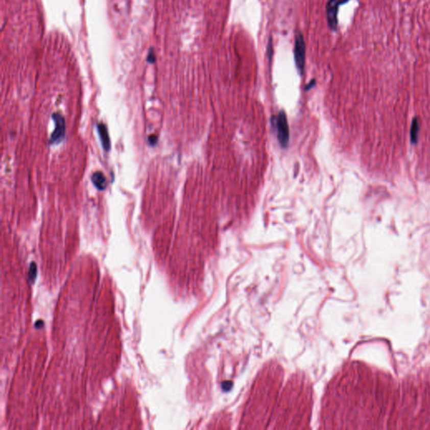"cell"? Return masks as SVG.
<instances>
[{
    "label": "cell",
    "mask_w": 430,
    "mask_h": 430,
    "mask_svg": "<svg viewBox=\"0 0 430 430\" xmlns=\"http://www.w3.org/2000/svg\"><path fill=\"white\" fill-rule=\"evenodd\" d=\"M282 370L278 365H268L259 374L241 418V428H264L273 415L275 402L280 393Z\"/></svg>",
    "instance_id": "3"
},
{
    "label": "cell",
    "mask_w": 430,
    "mask_h": 430,
    "mask_svg": "<svg viewBox=\"0 0 430 430\" xmlns=\"http://www.w3.org/2000/svg\"><path fill=\"white\" fill-rule=\"evenodd\" d=\"M315 80L311 81V83H310L309 84H308V86H307V88H306V89H310V88H313V87L315 86Z\"/></svg>",
    "instance_id": "14"
},
{
    "label": "cell",
    "mask_w": 430,
    "mask_h": 430,
    "mask_svg": "<svg viewBox=\"0 0 430 430\" xmlns=\"http://www.w3.org/2000/svg\"><path fill=\"white\" fill-rule=\"evenodd\" d=\"M388 429H430V365L397 387Z\"/></svg>",
    "instance_id": "2"
},
{
    "label": "cell",
    "mask_w": 430,
    "mask_h": 430,
    "mask_svg": "<svg viewBox=\"0 0 430 430\" xmlns=\"http://www.w3.org/2000/svg\"><path fill=\"white\" fill-rule=\"evenodd\" d=\"M350 0H329L326 5L327 20L329 28L336 31L338 27V11L341 5H345Z\"/></svg>",
    "instance_id": "5"
},
{
    "label": "cell",
    "mask_w": 430,
    "mask_h": 430,
    "mask_svg": "<svg viewBox=\"0 0 430 430\" xmlns=\"http://www.w3.org/2000/svg\"><path fill=\"white\" fill-rule=\"evenodd\" d=\"M275 412L273 428H307L312 408V391L307 380L297 375L286 383Z\"/></svg>",
    "instance_id": "4"
},
{
    "label": "cell",
    "mask_w": 430,
    "mask_h": 430,
    "mask_svg": "<svg viewBox=\"0 0 430 430\" xmlns=\"http://www.w3.org/2000/svg\"><path fill=\"white\" fill-rule=\"evenodd\" d=\"M157 141H158V138L156 135H150L149 138H148V142L151 146H155Z\"/></svg>",
    "instance_id": "12"
},
{
    "label": "cell",
    "mask_w": 430,
    "mask_h": 430,
    "mask_svg": "<svg viewBox=\"0 0 430 430\" xmlns=\"http://www.w3.org/2000/svg\"><path fill=\"white\" fill-rule=\"evenodd\" d=\"M92 182L99 190H104L107 187V180L101 172H96L92 176Z\"/></svg>",
    "instance_id": "10"
},
{
    "label": "cell",
    "mask_w": 430,
    "mask_h": 430,
    "mask_svg": "<svg viewBox=\"0 0 430 430\" xmlns=\"http://www.w3.org/2000/svg\"><path fill=\"white\" fill-rule=\"evenodd\" d=\"M155 60H156L155 55H154V53L150 52L149 55H148V57H147V61L151 62V63H153V62H155Z\"/></svg>",
    "instance_id": "13"
},
{
    "label": "cell",
    "mask_w": 430,
    "mask_h": 430,
    "mask_svg": "<svg viewBox=\"0 0 430 430\" xmlns=\"http://www.w3.org/2000/svg\"><path fill=\"white\" fill-rule=\"evenodd\" d=\"M52 120L55 122L54 132L52 133L51 136V144H57L62 141L66 135V125L63 116L59 113H55L52 114Z\"/></svg>",
    "instance_id": "8"
},
{
    "label": "cell",
    "mask_w": 430,
    "mask_h": 430,
    "mask_svg": "<svg viewBox=\"0 0 430 430\" xmlns=\"http://www.w3.org/2000/svg\"><path fill=\"white\" fill-rule=\"evenodd\" d=\"M277 137L281 147H286L289 141V127L286 116L283 111L279 113L277 118Z\"/></svg>",
    "instance_id": "7"
},
{
    "label": "cell",
    "mask_w": 430,
    "mask_h": 430,
    "mask_svg": "<svg viewBox=\"0 0 430 430\" xmlns=\"http://www.w3.org/2000/svg\"><path fill=\"white\" fill-rule=\"evenodd\" d=\"M36 272H37V270H36V264L32 263L31 266V269H30V277L32 278V280H34L36 277Z\"/></svg>",
    "instance_id": "11"
},
{
    "label": "cell",
    "mask_w": 430,
    "mask_h": 430,
    "mask_svg": "<svg viewBox=\"0 0 430 430\" xmlns=\"http://www.w3.org/2000/svg\"><path fill=\"white\" fill-rule=\"evenodd\" d=\"M305 53H306V47H305L304 39L302 34L298 33L296 36L294 58H295L297 68L301 74L304 71Z\"/></svg>",
    "instance_id": "6"
},
{
    "label": "cell",
    "mask_w": 430,
    "mask_h": 430,
    "mask_svg": "<svg viewBox=\"0 0 430 430\" xmlns=\"http://www.w3.org/2000/svg\"><path fill=\"white\" fill-rule=\"evenodd\" d=\"M396 390L388 372L364 362H349L325 391L320 428L388 429Z\"/></svg>",
    "instance_id": "1"
},
{
    "label": "cell",
    "mask_w": 430,
    "mask_h": 430,
    "mask_svg": "<svg viewBox=\"0 0 430 430\" xmlns=\"http://www.w3.org/2000/svg\"><path fill=\"white\" fill-rule=\"evenodd\" d=\"M98 131L100 134V139H101L102 146L106 152L110 150V139H109L108 129L104 124H99L98 125Z\"/></svg>",
    "instance_id": "9"
}]
</instances>
